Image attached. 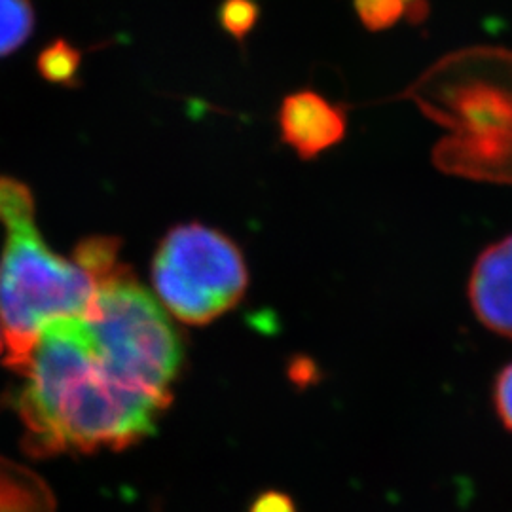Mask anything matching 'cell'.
Here are the masks:
<instances>
[{"instance_id": "cell-1", "label": "cell", "mask_w": 512, "mask_h": 512, "mask_svg": "<svg viewBox=\"0 0 512 512\" xmlns=\"http://www.w3.org/2000/svg\"><path fill=\"white\" fill-rule=\"evenodd\" d=\"M16 372L25 378L19 418L38 454L128 448L169 406L110 372L84 317L48 323Z\"/></svg>"}, {"instance_id": "cell-2", "label": "cell", "mask_w": 512, "mask_h": 512, "mask_svg": "<svg viewBox=\"0 0 512 512\" xmlns=\"http://www.w3.org/2000/svg\"><path fill=\"white\" fill-rule=\"evenodd\" d=\"M397 99L450 129L433 164L480 183L512 184V52L476 46L444 55Z\"/></svg>"}, {"instance_id": "cell-3", "label": "cell", "mask_w": 512, "mask_h": 512, "mask_svg": "<svg viewBox=\"0 0 512 512\" xmlns=\"http://www.w3.org/2000/svg\"><path fill=\"white\" fill-rule=\"evenodd\" d=\"M0 222L6 228L0 256V330L8 365L18 370L40 330L67 317H88L95 277L76 256L57 255L40 236L31 188L0 175Z\"/></svg>"}, {"instance_id": "cell-4", "label": "cell", "mask_w": 512, "mask_h": 512, "mask_svg": "<svg viewBox=\"0 0 512 512\" xmlns=\"http://www.w3.org/2000/svg\"><path fill=\"white\" fill-rule=\"evenodd\" d=\"M76 256L95 277V300L86 319L99 357L124 384L171 403L181 374L184 344L160 300L118 258V243L84 241Z\"/></svg>"}, {"instance_id": "cell-5", "label": "cell", "mask_w": 512, "mask_h": 512, "mask_svg": "<svg viewBox=\"0 0 512 512\" xmlns=\"http://www.w3.org/2000/svg\"><path fill=\"white\" fill-rule=\"evenodd\" d=\"M152 281L165 310L202 327L238 306L249 287V270L226 234L188 222L165 234L152 262Z\"/></svg>"}, {"instance_id": "cell-6", "label": "cell", "mask_w": 512, "mask_h": 512, "mask_svg": "<svg viewBox=\"0 0 512 512\" xmlns=\"http://www.w3.org/2000/svg\"><path fill=\"white\" fill-rule=\"evenodd\" d=\"M348 122L344 103H332L311 88L285 95L277 110L281 143L306 162L340 145L348 135Z\"/></svg>"}, {"instance_id": "cell-7", "label": "cell", "mask_w": 512, "mask_h": 512, "mask_svg": "<svg viewBox=\"0 0 512 512\" xmlns=\"http://www.w3.org/2000/svg\"><path fill=\"white\" fill-rule=\"evenodd\" d=\"M469 300L486 329L512 340V236L480 253L469 279Z\"/></svg>"}, {"instance_id": "cell-8", "label": "cell", "mask_w": 512, "mask_h": 512, "mask_svg": "<svg viewBox=\"0 0 512 512\" xmlns=\"http://www.w3.org/2000/svg\"><path fill=\"white\" fill-rule=\"evenodd\" d=\"M84 52L67 38H54L37 55V71L46 82L76 90L82 86L80 67Z\"/></svg>"}, {"instance_id": "cell-9", "label": "cell", "mask_w": 512, "mask_h": 512, "mask_svg": "<svg viewBox=\"0 0 512 512\" xmlns=\"http://www.w3.org/2000/svg\"><path fill=\"white\" fill-rule=\"evenodd\" d=\"M35 29L31 0H0V57L19 50Z\"/></svg>"}, {"instance_id": "cell-10", "label": "cell", "mask_w": 512, "mask_h": 512, "mask_svg": "<svg viewBox=\"0 0 512 512\" xmlns=\"http://www.w3.org/2000/svg\"><path fill=\"white\" fill-rule=\"evenodd\" d=\"M260 6L255 0H222L217 8L220 29L234 38L239 46H245L247 38L260 21Z\"/></svg>"}, {"instance_id": "cell-11", "label": "cell", "mask_w": 512, "mask_h": 512, "mask_svg": "<svg viewBox=\"0 0 512 512\" xmlns=\"http://www.w3.org/2000/svg\"><path fill=\"white\" fill-rule=\"evenodd\" d=\"M353 10L366 31H389L404 18L403 0H353Z\"/></svg>"}, {"instance_id": "cell-12", "label": "cell", "mask_w": 512, "mask_h": 512, "mask_svg": "<svg viewBox=\"0 0 512 512\" xmlns=\"http://www.w3.org/2000/svg\"><path fill=\"white\" fill-rule=\"evenodd\" d=\"M494 404L499 420L512 431V363L503 368L495 380Z\"/></svg>"}, {"instance_id": "cell-13", "label": "cell", "mask_w": 512, "mask_h": 512, "mask_svg": "<svg viewBox=\"0 0 512 512\" xmlns=\"http://www.w3.org/2000/svg\"><path fill=\"white\" fill-rule=\"evenodd\" d=\"M249 512H296L293 499L281 492L258 495Z\"/></svg>"}, {"instance_id": "cell-14", "label": "cell", "mask_w": 512, "mask_h": 512, "mask_svg": "<svg viewBox=\"0 0 512 512\" xmlns=\"http://www.w3.org/2000/svg\"><path fill=\"white\" fill-rule=\"evenodd\" d=\"M404 18L412 25H423L431 16V4L429 0H403Z\"/></svg>"}, {"instance_id": "cell-15", "label": "cell", "mask_w": 512, "mask_h": 512, "mask_svg": "<svg viewBox=\"0 0 512 512\" xmlns=\"http://www.w3.org/2000/svg\"><path fill=\"white\" fill-rule=\"evenodd\" d=\"M0 351H2V330H0Z\"/></svg>"}]
</instances>
